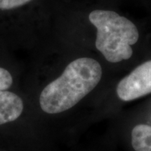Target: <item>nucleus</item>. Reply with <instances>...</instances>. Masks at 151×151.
<instances>
[{"mask_svg": "<svg viewBox=\"0 0 151 151\" xmlns=\"http://www.w3.org/2000/svg\"><path fill=\"white\" fill-rule=\"evenodd\" d=\"M102 75V66L94 59L81 57L73 60L44 88L40 96V108L50 114L70 109L97 86Z\"/></svg>", "mask_w": 151, "mask_h": 151, "instance_id": "f257e3e1", "label": "nucleus"}, {"mask_svg": "<svg viewBox=\"0 0 151 151\" xmlns=\"http://www.w3.org/2000/svg\"><path fill=\"white\" fill-rule=\"evenodd\" d=\"M89 20L97 29L96 47L105 59L118 63L129 59L131 45L139 40V31L129 19L111 10L97 9L91 12Z\"/></svg>", "mask_w": 151, "mask_h": 151, "instance_id": "f03ea898", "label": "nucleus"}, {"mask_svg": "<svg viewBox=\"0 0 151 151\" xmlns=\"http://www.w3.org/2000/svg\"><path fill=\"white\" fill-rule=\"evenodd\" d=\"M151 93V60L135 68L119 81L117 94L125 102L132 101Z\"/></svg>", "mask_w": 151, "mask_h": 151, "instance_id": "7ed1b4c3", "label": "nucleus"}, {"mask_svg": "<svg viewBox=\"0 0 151 151\" xmlns=\"http://www.w3.org/2000/svg\"><path fill=\"white\" fill-rule=\"evenodd\" d=\"M24 110L20 97L14 92L0 91V125L15 121Z\"/></svg>", "mask_w": 151, "mask_h": 151, "instance_id": "20e7f679", "label": "nucleus"}, {"mask_svg": "<svg viewBox=\"0 0 151 151\" xmlns=\"http://www.w3.org/2000/svg\"><path fill=\"white\" fill-rule=\"evenodd\" d=\"M131 144L135 151H151L150 125H136L131 133Z\"/></svg>", "mask_w": 151, "mask_h": 151, "instance_id": "39448f33", "label": "nucleus"}, {"mask_svg": "<svg viewBox=\"0 0 151 151\" xmlns=\"http://www.w3.org/2000/svg\"><path fill=\"white\" fill-rule=\"evenodd\" d=\"M13 84V77L9 70L0 67V91L8 90Z\"/></svg>", "mask_w": 151, "mask_h": 151, "instance_id": "423d86ee", "label": "nucleus"}, {"mask_svg": "<svg viewBox=\"0 0 151 151\" xmlns=\"http://www.w3.org/2000/svg\"><path fill=\"white\" fill-rule=\"evenodd\" d=\"M30 1L31 0H0V9H13L24 5Z\"/></svg>", "mask_w": 151, "mask_h": 151, "instance_id": "0eeeda50", "label": "nucleus"}]
</instances>
